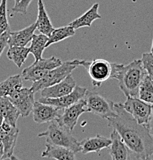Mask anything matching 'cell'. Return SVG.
Returning a JSON list of instances; mask_svg holds the SVG:
<instances>
[{
    "label": "cell",
    "instance_id": "1",
    "mask_svg": "<svg viewBox=\"0 0 153 160\" xmlns=\"http://www.w3.org/2000/svg\"><path fill=\"white\" fill-rule=\"evenodd\" d=\"M116 116L108 118L109 127L116 130L137 160L153 156V137L146 124H139L123 107L115 103Z\"/></svg>",
    "mask_w": 153,
    "mask_h": 160
},
{
    "label": "cell",
    "instance_id": "2",
    "mask_svg": "<svg viewBox=\"0 0 153 160\" xmlns=\"http://www.w3.org/2000/svg\"><path fill=\"white\" fill-rule=\"evenodd\" d=\"M147 75L141 59L124 66L113 63L112 79L119 81V87L126 97H137L142 80Z\"/></svg>",
    "mask_w": 153,
    "mask_h": 160
},
{
    "label": "cell",
    "instance_id": "3",
    "mask_svg": "<svg viewBox=\"0 0 153 160\" xmlns=\"http://www.w3.org/2000/svg\"><path fill=\"white\" fill-rule=\"evenodd\" d=\"M38 136L46 138V143L67 148L76 153L81 152L80 142L73 137L70 130L62 126L56 120L51 122L47 129Z\"/></svg>",
    "mask_w": 153,
    "mask_h": 160
},
{
    "label": "cell",
    "instance_id": "4",
    "mask_svg": "<svg viewBox=\"0 0 153 160\" xmlns=\"http://www.w3.org/2000/svg\"><path fill=\"white\" fill-rule=\"evenodd\" d=\"M79 66H80V60L76 59L72 61L64 62L59 66L49 71L40 80L33 82L30 89L34 92V93H36L45 88L60 82L68 76L71 75L72 72Z\"/></svg>",
    "mask_w": 153,
    "mask_h": 160
},
{
    "label": "cell",
    "instance_id": "5",
    "mask_svg": "<svg viewBox=\"0 0 153 160\" xmlns=\"http://www.w3.org/2000/svg\"><path fill=\"white\" fill-rule=\"evenodd\" d=\"M80 66H83L89 73L95 88L100 87L101 85L112 76L113 63L102 59H94L89 62L80 61Z\"/></svg>",
    "mask_w": 153,
    "mask_h": 160
},
{
    "label": "cell",
    "instance_id": "6",
    "mask_svg": "<svg viewBox=\"0 0 153 160\" xmlns=\"http://www.w3.org/2000/svg\"><path fill=\"white\" fill-rule=\"evenodd\" d=\"M84 99L86 100V109L89 112L103 119H108L116 116L115 103L103 97L102 95L87 90Z\"/></svg>",
    "mask_w": 153,
    "mask_h": 160
},
{
    "label": "cell",
    "instance_id": "7",
    "mask_svg": "<svg viewBox=\"0 0 153 160\" xmlns=\"http://www.w3.org/2000/svg\"><path fill=\"white\" fill-rule=\"evenodd\" d=\"M62 63V62L55 56H52L49 59H41L35 61L30 66L26 68L21 75L24 80L36 82L44 77L52 69L60 66Z\"/></svg>",
    "mask_w": 153,
    "mask_h": 160
},
{
    "label": "cell",
    "instance_id": "8",
    "mask_svg": "<svg viewBox=\"0 0 153 160\" xmlns=\"http://www.w3.org/2000/svg\"><path fill=\"white\" fill-rule=\"evenodd\" d=\"M123 107L139 124H146L152 112V105L139 98L127 97Z\"/></svg>",
    "mask_w": 153,
    "mask_h": 160
},
{
    "label": "cell",
    "instance_id": "9",
    "mask_svg": "<svg viewBox=\"0 0 153 160\" xmlns=\"http://www.w3.org/2000/svg\"><path fill=\"white\" fill-rule=\"evenodd\" d=\"M86 100L83 98L75 104L63 109L62 113L56 121L59 125L72 132L77 124L79 116L84 112H87Z\"/></svg>",
    "mask_w": 153,
    "mask_h": 160
},
{
    "label": "cell",
    "instance_id": "10",
    "mask_svg": "<svg viewBox=\"0 0 153 160\" xmlns=\"http://www.w3.org/2000/svg\"><path fill=\"white\" fill-rule=\"evenodd\" d=\"M34 92L31 89L22 88L8 98L17 108L22 117H28L34 106Z\"/></svg>",
    "mask_w": 153,
    "mask_h": 160
},
{
    "label": "cell",
    "instance_id": "11",
    "mask_svg": "<svg viewBox=\"0 0 153 160\" xmlns=\"http://www.w3.org/2000/svg\"><path fill=\"white\" fill-rule=\"evenodd\" d=\"M63 109L52 105L45 104L37 101L35 102L32 109L33 120L36 123L51 122L60 117Z\"/></svg>",
    "mask_w": 153,
    "mask_h": 160
},
{
    "label": "cell",
    "instance_id": "12",
    "mask_svg": "<svg viewBox=\"0 0 153 160\" xmlns=\"http://www.w3.org/2000/svg\"><path fill=\"white\" fill-rule=\"evenodd\" d=\"M19 134L17 126H12L6 122H3L0 126V140L4 146V159H10L13 155Z\"/></svg>",
    "mask_w": 153,
    "mask_h": 160
},
{
    "label": "cell",
    "instance_id": "13",
    "mask_svg": "<svg viewBox=\"0 0 153 160\" xmlns=\"http://www.w3.org/2000/svg\"><path fill=\"white\" fill-rule=\"evenodd\" d=\"M86 92H87L86 88L76 86L75 89H73V91L69 94L66 95V96H64L60 98H56V99L41 97L39 99V102L45 103V104L52 105V106H56V107L60 108L62 109H64L72 106V105L75 104L76 102H79V100L82 99L86 96Z\"/></svg>",
    "mask_w": 153,
    "mask_h": 160
},
{
    "label": "cell",
    "instance_id": "14",
    "mask_svg": "<svg viewBox=\"0 0 153 160\" xmlns=\"http://www.w3.org/2000/svg\"><path fill=\"white\" fill-rule=\"evenodd\" d=\"M76 86V81L72 76L69 75L60 82L42 89L40 91L41 96L43 98H52V99L62 97L71 93Z\"/></svg>",
    "mask_w": 153,
    "mask_h": 160
},
{
    "label": "cell",
    "instance_id": "15",
    "mask_svg": "<svg viewBox=\"0 0 153 160\" xmlns=\"http://www.w3.org/2000/svg\"><path fill=\"white\" fill-rule=\"evenodd\" d=\"M81 146V152L82 154H88L90 152L99 153L102 149L110 147L112 144L111 138L96 135V136L86 139L79 142Z\"/></svg>",
    "mask_w": 153,
    "mask_h": 160
},
{
    "label": "cell",
    "instance_id": "16",
    "mask_svg": "<svg viewBox=\"0 0 153 160\" xmlns=\"http://www.w3.org/2000/svg\"><path fill=\"white\" fill-rule=\"evenodd\" d=\"M112 144L110 146V152L112 160H132L131 151L119 136V133L113 130L111 133Z\"/></svg>",
    "mask_w": 153,
    "mask_h": 160
},
{
    "label": "cell",
    "instance_id": "17",
    "mask_svg": "<svg viewBox=\"0 0 153 160\" xmlns=\"http://www.w3.org/2000/svg\"><path fill=\"white\" fill-rule=\"evenodd\" d=\"M36 30V23L35 22L19 31L10 32L9 46H26V45L32 39Z\"/></svg>",
    "mask_w": 153,
    "mask_h": 160
},
{
    "label": "cell",
    "instance_id": "18",
    "mask_svg": "<svg viewBox=\"0 0 153 160\" xmlns=\"http://www.w3.org/2000/svg\"><path fill=\"white\" fill-rule=\"evenodd\" d=\"M46 150L42 153V158H49L56 160H76V152L71 149L61 146L46 143Z\"/></svg>",
    "mask_w": 153,
    "mask_h": 160
},
{
    "label": "cell",
    "instance_id": "19",
    "mask_svg": "<svg viewBox=\"0 0 153 160\" xmlns=\"http://www.w3.org/2000/svg\"><path fill=\"white\" fill-rule=\"evenodd\" d=\"M99 3H95L82 16L71 22L69 26H72L75 30L82 27H90L95 20L102 18V16L99 14Z\"/></svg>",
    "mask_w": 153,
    "mask_h": 160
},
{
    "label": "cell",
    "instance_id": "20",
    "mask_svg": "<svg viewBox=\"0 0 153 160\" xmlns=\"http://www.w3.org/2000/svg\"><path fill=\"white\" fill-rule=\"evenodd\" d=\"M0 112L4 122L12 126H16L17 120L21 116L20 112L8 97H0Z\"/></svg>",
    "mask_w": 153,
    "mask_h": 160
},
{
    "label": "cell",
    "instance_id": "21",
    "mask_svg": "<svg viewBox=\"0 0 153 160\" xmlns=\"http://www.w3.org/2000/svg\"><path fill=\"white\" fill-rule=\"evenodd\" d=\"M36 23V29L39 30L42 34H44L47 36H50L51 33L55 29L48 16L42 0L38 1V16Z\"/></svg>",
    "mask_w": 153,
    "mask_h": 160
},
{
    "label": "cell",
    "instance_id": "22",
    "mask_svg": "<svg viewBox=\"0 0 153 160\" xmlns=\"http://www.w3.org/2000/svg\"><path fill=\"white\" fill-rule=\"evenodd\" d=\"M22 76L15 75L0 82V97H9L22 88Z\"/></svg>",
    "mask_w": 153,
    "mask_h": 160
},
{
    "label": "cell",
    "instance_id": "23",
    "mask_svg": "<svg viewBox=\"0 0 153 160\" xmlns=\"http://www.w3.org/2000/svg\"><path fill=\"white\" fill-rule=\"evenodd\" d=\"M49 40V36L44 34H34L31 41V46H29V52L33 55L35 61L42 59V53L46 49V44Z\"/></svg>",
    "mask_w": 153,
    "mask_h": 160
},
{
    "label": "cell",
    "instance_id": "24",
    "mask_svg": "<svg viewBox=\"0 0 153 160\" xmlns=\"http://www.w3.org/2000/svg\"><path fill=\"white\" fill-rule=\"evenodd\" d=\"M29 47L11 46L7 52V57L15 63L18 68H21L29 54Z\"/></svg>",
    "mask_w": 153,
    "mask_h": 160
},
{
    "label": "cell",
    "instance_id": "25",
    "mask_svg": "<svg viewBox=\"0 0 153 160\" xmlns=\"http://www.w3.org/2000/svg\"><path fill=\"white\" fill-rule=\"evenodd\" d=\"M75 34H76V30L70 26L55 29L50 34V36H49V40H48L46 47L48 48L54 43L59 42L67 38L72 37V36H75Z\"/></svg>",
    "mask_w": 153,
    "mask_h": 160
},
{
    "label": "cell",
    "instance_id": "26",
    "mask_svg": "<svg viewBox=\"0 0 153 160\" xmlns=\"http://www.w3.org/2000/svg\"><path fill=\"white\" fill-rule=\"evenodd\" d=\"M138 97L146 102L153 105V79L148 74L139 86Z\"/></svg>",
    "mask_w": 153,
    "mask_h": 160
},
{
    "label": "cell",
    "instance_id": "27",
    "mask_svg": "<svg viewBox=\"0 0 153 160\" xmlns=\"http://www.w3.org/2000/svg\"><path fill=\"white\" fill-rule=\"evenodd\" d=\"M9 24L7 18V0L0 2V34L9 31Z\"/></svg>",
    "mask_w": 153,
    "mask_h": 160
},
{
    "label": "cell",
    "instance_id": "28",
    "mask_svg": "<svg viewBox=\"0 0 153 160\" xmlns=\"http://www.w3.org/2000/svg\"><path fill=\"white\" fill-rule=\"evenodd\" d=\"M141 60L146 73L153 79V54L152 52L143 53Z\"/></svg>",
    "mask_w": 153,
    "mask_h": 160
},
{
    "label": "cell",
    "instance_id": "29",
    "mask_svg": "<svg viewBox=\"0 0 153 160\" xmlns=\"http://www.w3.org/2000/svg\"><path fill=\"white\" fill-rule=\"evenodd\" d=\"M32 0H21L19 3L16 6H14V7L12 9V11L14 12L21 13V14H26L28 11L29 5L32 2Z\"/></svg>",
    "mask_w": 153,
    "mask_h": 160
},
{
    "label": "cell",
    "instance_id": "30",
    "mask_svg": "<svg viewBox=\"0 0 153 160\" xmlns=\"http://www.w3.org/2000/svg\"><path fill=\"white\" fill-rule=\"evenodd\" d=\"M9 35H10V30L0 34V56L4 49L9 46Z\"/></svg>",
    "mask_w": 153,
    "mask_h": 160
},
{
    "label": "cell",
    "instance_id": "31",
    "mask_svg": "<svg viewBox=\"0 0 153 160\" xmlns=\"http://www.w3.org/2000/svg\"><path fill=\"white\" fill-rule=\"evenodd\" d=\"M146 126H147L149 132L151 133V135H152V137H153V105H152V112H151L150 117H149V121H148V122L146 123Z\"/></svg>",
    "mask_w": 153,
    "mask_h": 160
},
{
    "label": "cell",
    "instance_id": "32",
    "mask_svg": "<svg viewBox=\"0 0 153 160\" xmlns=\"http://www.w3.org/2000/svg\"><path fill=\"white\" fill-rule=\"evenodd\" d=\"M3 156H4V146L0 140V160H4Z\"/></svg>",
    "mask_w": 153,
    "mask_h": 160
},
{
    "label": "cell",
    "instance_id": "33",
    "mask_svg": "<svg viewBox=\"0 0 153 160\" xmlns=\"http://www.w3.org/2000/svg\"><path fill=\"white\" fill-rule=\"evenodd\" d=\"M3 122H4V119H3L2 115L1 112H0V126H2V124L3 123Z\"/></svg>",
    "mask_w": 153,
    "mask_h": 160
},
{
    "label": "cell",
    "instance_id": "34",
    "mask_svg": "<svg viewBox=\"0 0 153 160\" xmlns=\"http://www.w3.org/2000/svg\"><path fill=\"white\" fill-rule=\"evenodd\" d=\"M10 160H20L19 159H18L17 157H16V156H12L11 157H10V159H9Z\"/></svg>",
    "mask_w": 153,
    "mask_h": 160
},
{
    "label": "cell",
    "instance_id": "35",
    "mask_svg": "<svg viewBox=\"0 0 153 160\" xmlns=\"http://www.w3.org/2000/svg\"><path fill=\"white\" fill-rule=\"evenodd\" d=\"M15 1V6H16V5H18L19 3V2L21 1V0H14Z\"/></svg>",
    "mask_w": 153,
    "mask_h": 160
},
{
    "label": "cell",
    "instance_id": "36",
    "mask_svg": "<svg viewBox=\"0 0 153 160\" xmlns=\"http://www.w3.org/2000/svg\"><path fill=\"white\" fill-rule=\"evenodd\" d=\"M139 160H153L151 157H148L146 158V159H139Z\"/></svg>",
    "mask_w": 153,
    "mask_h": 160
},
{
    "label": "cell",
    "instance_id": "37",
    "mask_svg": "<svg viewBox=\"0 0 153 160\" xmlns=\"http://www.w3.org/2000/svg\"><path fill=\"white\" fill-rule=\"evenodd\" d=\"M151 52L153 54V39H152V47H151Z\"/></svg>",
    "mask_w": 153,
    "mask_h": 160
}]
</instances>
